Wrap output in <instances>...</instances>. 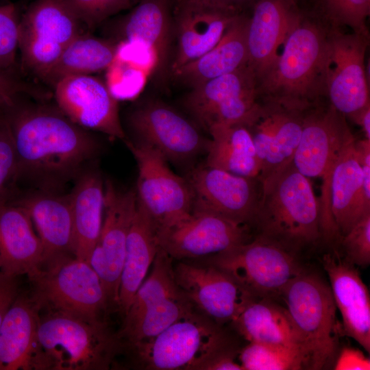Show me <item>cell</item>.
<instances>
[{
    "label": "cell",
    "mask_w": 370,
    "mask_h": 370,
    "mask_svg": "<svg viewBox=\"0 0 370 370\" xmlns=\"http://www.w3.org/2000/svg\"><path fill=\"white\" fill-rule=\"evenodd\" d=\"M17 160L15 180L58 193L100 150L97 139L60 110L30 107L8 118Z\"/></svg>",
    "instance_id": "1"
},
{
    "label": "cell",
    "mask_w": 370,
    "mask_h": 370,
    "mask_svg": "<svg viewBox=\"0 0 370 370\" xmlns=\"http://www.w3.org/2000/svg\"><path fill=\"white\" fill-rule=\"evenodd\" d=\"M280 53L258 81L262 101L305 112L327 99L330 26L299 7Z\"/></svg>",
    "instance_id": "2"
},
{
    "label": "cell",
    "mask_w": 370,
    "mask_h": 370,
    "mask_svg": "<svg viewBox=\"0 0 370 370\" xmlns=\"http://www.w3.org/2000/svg\"><path fill=\"white\" fill-rule=\"evenodd\" d=\"M251 225L258 236L296 254L322 238L319 199L293 162L261 182Z\"/></svg>",
    "instance_id": "3"
},
{
    "label": "cell",
    "mask_w": 370,
    "mask_h": 370,
    "mask_svg": "<svg viewBox=\"0 0 370 370\" xmlns=\"http://www.w3.org/2000/svg\"><path fill=\"white\" fill-rule=\"evenodd\" d=\"M280 297L296 334L304 369L320 370L333 365L341 328L328 284L304 269L288 283Z\"/></svg>",
    "instance_id": "4"
},
{
    "label": "cell",
    "mask_w": 370,
    "mask_h": 370,
    "mask_svg": "<svg viewBox=\"0 0 370 370\" xmlns=\"http://www.w3.org/2000/svg\"><path fill=\"white\" fill-rule=\"evenodd\" d=\"M38 339L51 370L109 369L125 346L104 321L58 310L39 318Z\"/></svg>",
    "instance_id": "5"
},
{
    "label": "cell",
    "mask_w": 370,
    "mask_h": 370,
    "mask_svg": "<svg viewBox=\"0 0 370 370\" xmlns=\"http://www.w3.org/2000/svg\"><path fill=\"white\" fill-rule=\"evenodd\" d=\"M127 346L141 369L202 370L230 343L221 325L195 308L156 336Z\"/></svg>",
    "instance_id": "6"
},
{
    "label": "cell",
    "mask_w": 370,
    "mask_h": 370,
    "mask_svg": "<svg viewBox=\"0 0 370 370\" xmlns=\"http://www.w3.org/2000/svg\"><path fill=\"white\" fill-rule=\"evenodd\" d=\"M39 308L101 319L108 304L100 279L88 262L69 255L56 257L29 278Z\"/></svg>",
    "instance_id": "7"
},
{
    "label": "cell",
    "mask_w": 370,
    "mask_h": 370,
    "mask_svg": "<svg viewBox=\"0 0 370 370\" xmlns=\"http://www.w3.org/2000/svg\"><path fill=\"white\" fill-rule=\"evenodd\" d=\"M207 262L224 271L256 299L280 297L304 269L296 254L258 236L209 257Z\"/></svg>",
    "instance_id": "8"
},
{
    "label": "cell",
    "mask_w": 370,
    "mask_h": 370,
    "mask_svg": "<svg viewBox=\"0 0 370 370\" xmlns=\"http://www.w3.org/2000/svg\"><path fill=\"white\" fill-rule=\"evenodd\" d=\"M125 142L138 165V201L150 215L157 232L187 217L194 206L193 192L187 179L174 173L167 160L153 148Z\"/></svg>",
    "instance_id": "9"
},
{
    "label": "cell",
    "mask_w": 370,
    "mask_h": 370,
    "mask_svg": "<svg viewBox=\"0 0 370 370\" xmlns=\"http://www.w3.org/2000/svg\"><path fill=\"white\" fill-rule=\"evenodd\" d=\"M184 103L206 130L214 125L246 126L260 106L256 76L247 64L192 88Z\"/></svg>",
    "instance_id": "10"
},
{
    "label": "cell",
    "mask_w": 370,
    "mask_h": 370,
    "mask_svg": "<svg viewBox=\"0 0 370 370\" xmlns=\"http://www.w3.org/2000/svg\"><path fill=\"white\" fill-rule=\"evenodd\" d=\"M81 24L66 0H36L20 20L23 64L41 75L80 34Z\"/></svg>",
    "instance_id": "11"
},
{
    "label": "cell",
    "mask_w": 370,
    "mask_h": 370,
    "mask_svg": "<svg viewBox=\"0 0 370 370\" xmlns=\"http://www.w3.org/2000/svg\"><path fill=\"white\" fill-rule=\"evenodd\" d=\"M330 27L327 73L328 102L350 118L370 104L365 60L369 33Z\"/></svg>",
    "instance_id": "12"
},
{
    "label": "cell",
    "mask_w": 370,
    "mask_h": 370,
    "mask_svg": "<svg viewBox=\"0 0 370 370\" xmlns=\"http://www.w3.org/2000/svg\"><path fill=\"white\" fill-rule=\"evenodd\" d=\"M355 141L348 145L323 178L319 199L322 238L331 243L346 234L362 218L370 214L365 200L362 170Z\"/></svg>",
    "instance_id": "13"
},
{
    "label": "cell",
    "mask_w": 370,
    "mask_h": 370,
    "mask_svg": "<svg viewBox=\"0 0 370 370\" xmlns=\"http://www.w3.org/2000/svg\"><path fill=\"white\" fill-rule=\"evenodd\" d=\"M137 203L136 191L120 190L106 180L101 233L88 262L100 279L108 306L116 308L126 242Z\"/></svg>",
    "instance_id": "14"
},
{
    "label": "cell",
    "mask_w": 370,
    "mask_h": 370,
    "mask_svg": "<svg viewBox=\"0 0 370 370\" xmlns=\"http://www.w3.org/2000/svg\"><path fill=\"white\" fill-rule=\"evenodd\" d=\"M157 235L159 247L178 260L209 258L250 240L248 226L196 207Z\"/></svg>",
    "instance_id": "15"
},
{
    "label": "cell",
    "mask_w": 370,
    "mask_h": 370,
    "mask_svg": "<svg viewBox=\"0 0 370 370\" xmlns=\"http://www.w3.org/2000/svg\"><path fill=\"white\" fill-rule=\"evenodd\" d=\"M130 125L139 143L158 151L167 162L184 164L206 152V140L196 127L169 106L151 101L130 114Z\"/></svg>",
    "instance_id": "16"
},
{
    "label": "cell",
    "mask_w": 370,
    "mask_h": 370,
    "mask_svg": "<svg viewBox=\"0 0 370 370\" xmlns=\"http://www.w3.org/2000/svg\"><path fill=\"white\" fill-rule=\"evenodd\" d=\"M186 179L194 195L193 207L251 225L262 192L258 177L238 175L205 164L190 171Z\"/></svg>",
    "instance_id": "17"
},
{
    "label": "cell",
    "mask_w": 370,
    "mask_h": 370,
    "mask_svg": "<svg viewBox=\"0 0 370 370\" xmlns=\"http://www.w3.org/2000/svg\"><path fill=\"white\" fill-rule=\"evenodd\" d=\"M355 139L345 116L325 101L305 112L293 163L306 177L323 179Z\"/></svg>",
    "instance_id": "18"
},
{
    "label": "cell",
    "mask_w": 370,
    "mask_h": 370,
    "mask_svg": "<svg viewBox=\"0 0 370 370\" xmlns=\"http://www.w3.org/2000/svg\"><path fill=\"white\" fill-rule=\"evenodd\" d=\"M173 273L177 285L195 307L220 325L232 322L256 299L227 273L208 262L180 261Z\"/></svg>",
    "instance_id": "19"
},
{
    "label": "cell",
    "mask_w": 370,
    "mask_h": 370,
    "mask_svg": "<svg viewBox=\"0 0 370 370\" xmlns=\"http://www.w3.org/2000/svg\"><path fill=\"white\" fill-rule=\"evenodd\" d=\"M53 86L59 110L75 124L126 140L118 100L103 82L90 75H70Z\"/></svg>",
    "instance_id": "20"
},
{
    "label": "cell",
    "mask_w": 370,
    "mask_h": 370,
    "mask_svg": "<svg viewBox=\"0 0 370 370\" xmlns=\"http://www.w3.org/2000/svg\"><path fill=\"white\" fill-rule=\"evenodd\" d=\"M260 101L255 116L246 127L260 163L258 178L262 182L293 162L306 112Z\"/></svg>",
    "instance_id": "21"
},
{
    "label": "cell",
    "mask_w": 370,
    "mask_h": 370,
    "mask_svg": "<svg viewBox=\"0 0 370 370\" xmlns=\"http://www.w3.org/2000/svg\"><path fill=\"white\" fill-rule=\"evenodd\" d=\"M172 14L177 47L171 73L214 47L239 15L197 0H174Z\"/></svg>",
    "instance_id": "22"
},
{
    "label": "cell",
    "mask_w": 370,
    "mask_h": 370,
    "mask_svg": "<svg viewBox=\"0 0 370 370\" xmlns=\"http://www.w3.org/2000/svg\"><path fill=\"white\" fill-rule=\"evenodd\" d=\"M321 262L341 317V334L370 352V297L356 266L334 249L323 254Z\"/></svg>",
    "instance_id": "23"
},
{
    "label": "cell",
    "mask_w": 370,
    "mask_h": 370,
    "mask_svg": "<svg viewBox=\"0 0 370 370\" xmlns=\"http://www.w3.org/2000/svg\"><path fill=\"white\" fill-rule=\"evenodd\" d=\"M299 9L294 0H257L249 10L247 64L257 82L275 60Z\"/></svg>",
    "instance_id": "24"
},
{
    "label": "cell",
    "mask_w": 370,
    "mask_h": 370,
    "mask_svg": "<svg viewBox=\"0 0 370 370\" xmlns=\"http://www.w3.org/2000/svg\"><path fill=\"white\" fill-rule=\"evenodd\" d=\"M39 307L19 294L0 327V370L47 369L38 339Z\"/></svg>",
    "instance_id": "25"
},
{
    "label": "cell",
    "mask_w": 370,
    "mask_h": 370,
    "mask_svg": "<svg viewBox=\"0 0 370 370\" xmlns=\"http://www.w3.org/2000/svg\"><path fill=\"white\" fill-rule=\"evenodd\" d=\"M173 0H142L120 24L123 40L138 42L153 55V73L163 82L171 69Z\"/></svg>",
    "instance_id": "26"
},
{
    "label": "cell",
    "mask_w": 370,
    "mask_h": 370,
    "mask_svg": "<svg viewBox=\"0 0 370 370\" xmlns=\"http://www.w3.org/2000/svg\"><path fill=\"white\" fill-rule=\"evenodd\" d=\"M44 262L42 242L22 208L0 200V271L29 278Z\"/></svg>",
    "instance_id": "27"
},
{
    "label": "cell",
    "mask_w": 370,
    "mask_h": 370,
    "mask_svg": "<svg viewBox=\"0 0 370 370\" xmlns=\"http://www.w3.org/2000/svg\"><path fill=\"white\" fill-rule=\"evenodd\" d=\"M13 204L25 210L35 224L44 249L43 264L73 254V225L69 194L34 190Z\"/></svg>",
    "instance_id": "28"
},
{
    "label": "cell",
    "mask_w": 370,
    "mask_h": 370,
    "mask_svg": "<svg viewBox=\"0 0 370 370\" xmlns=\"http://www.w3.org/2000/svg\"><path fill=\"white\" fill-rule=\"evenodd\" d=\"M248 15L249 12L236 16L214 47L179 68L172 73L174 77L192 88L247 64Z\"/></svg>",
    "instance_id": "29"
},
{
    "label": "cell",
    "mask_w": 370,
    "mask_h": 370,
    "mask_svg": "<svg viewBox=\"0 0 370 370\" xmlns=\"http://www.w3.org/2000/svg\"><path fill=\"white\" fill-rule=\"evenodd\" d=\"M73 225V256L88 261L102 226L104 184L95 169L85 168L69 193Z\"/></svg>",
    "instance_id": "30"
},
{
    "label": "cell",
    "mask_w": 370,
    "mask_h": 370,
    "mask_svg": "<svg viewBox=\"0 0 370 370\" xmlns=\"http://www.w3.org/2000/svg\"><path fill=\"white\" fill-rule=\"evenodd\" d=\"M159 249L157 228L138 202L127 236L121 273L117 309L124 317L146 278Z\"/></svg>",
    "instance_id": "31"
},
{
    "label": "cell",
    "mask_w": 370,
    "mask_h": 370,
    "mask_svg": "<svg viewBox=\"0 0 370 370\" xmlns=\"http://www.w3.org/2000/svg\"><path fill=\"white\" fill-rule=\"evenodd\" d=\"M207 131L211 139L206 149V165L238 175L259 176L260 163L246 126L214 125Z\"/></svg>",
    "instance_id": "32"
},
{
    "label": "cell",
    "mask_w": 370,
    "mask_h": 370,
    "mask_svg": "<svg viewBox=\"0 0 370 370\" xmlns=\"http://www.w3.org/2000/svg\"><path fill=\"white\" fill-rule=\"evenodd\" d=\"M231 323L248 342L299 349L288 311L275 299L261 298L251 301Z\"/></svg>",
    "instance_id": "33"
},
{
    "label": "cell",
    "mask_w": 370,
    "mask_h": 370,
    "mask_svg": "<svg viewBox=\"0 0 370 370\" xmlns=\"http://www.w3.org/2000/svg\"><path fill=\"white\" fill-rule=\"evenodd\" d=\"M116 47L117 45L107 40L79 34L40 77L54 85L64 77L107 69L115 58Z\"/></svg>",
    "instance_id": "34"
},
{
    "label": "cell",
    "mask_w": 370,
    "mask_h": 370,
    "mask_svg": "<svg viewBox=\"0 0 370 370\" xmlns=\"http://www.w3.org/2000/svg\"><path fill=\"white\" fill-rule=\"evenodd\" d=\"M172 260L173 259L159 247L149 275L138 288L123 317V328L119 334L130 328L151 306L166 297L182 292L175 280Z\"/></svg>",
    "instance_id": "35"
},
{
    "label": "cell",
    "mask_w": 370,
    "mask_h": 370,
    "mask_svg": "<svg viewBox=\"0 0 370 370\" xmlns=\"http://www.w3.org/2000/svg\"><path fill=\"white\" fill-rule=\"evenodd\" d=\"M195 308L182 291L151 306L130 328L119 335L125 340V345L153 338Z\"/></svg>",
    "instance_id": "36"
},
{
    "label": "cell",
    "mask_w": 370,
    "mask_h": 370,
    "mask_svg": "<svg viewBox=\"0 0 370 370\" xmlns=\"http://www.w3.org/2000/svg\"><path fill=\"white\" fill-rule=\"evenodd\" d=\"M299 7L312 12L332 27L369 32L367 20L370 0H305Z\"/></svg>",
    "instance_id": "37"
},
{
    "label": "cell",
    "mask_w": 370,
    "mask_h": 370,
    "mask_svg": "<svg viewBox=\"0 0 370 370\" xmlns=\"http://www.w3.org/2000/svg\"><path fill=\"white\" fill-rule=\"evenodd\" d=\"M243 370H299L303 362L299 349L281 345L249 342L238 351Z\"/></svg>",
    "instance_id": "38"
},
{
    "label": "cell",
    "mask_w": 370,
    "mask_h": 370,
    "mask_svg": "<svg viewBox=\"0 0 370 370\" xmlns=\"http://www.w3.org/2000/svg\"><path fill=\"white\" fill-rule=\"evenodd\" d=\"M107 70L106 84L117 100L131 99L141 90L145 80L144 69L114 58Z\"/></svg>",
    "instance_id": "39"
},
{
    "label": "cell",
    "mask_w": 370,
    "mask_h": 370,
    "mask_svg": "<svg viewBox=\"0 0 370 370\" xmlns=\"http://www.w3.org/2000/svg\"><path fill=\"white\" fill-rule=\"evenodd\" d=\"M338 243L346 261L354 266L368 267L370 264V214L341 236Z\"/></svg>",
    "instance_id": "40"
},
{
    "label": "cell",
    "mask_w": 370,
    "mask_h": 370,
    "mask_svg": "<svg viewBox=\"0 0 370 370\" xmlns=\"http://www.w3.org/2000/svg\"><path fill=\"white\" fill-rule=\"evenodd\" d=\"M79 20L89 27L128 8L130 0H66Z\"/></svg>",
    "instance_id": "41"
},
{
    "label": "cell",
    "mask_w": 370,
    "mask_h": 370,
    "mask_svg": "<svg viewBox=\"0 0 370 370\" xmlns=\"http://www.w3.org/2000/svg\"><path fill=\"white\" fill-rule=\"evenodd\" d=\"M19 23L14 5L0 6V68L14 62L18 47Z\"/></svg>",
    "instance_id": "42"
},
{
    "label": "cell",
    "mask_w": 370,
    "mask_h": 370,
    "mask_svg": "<svg viewBox=\"0 0 370 370\" xmlns=\"http://www.w3.org/2000/svg\"><path fill=\"white\" fill-rule=\"evenodd\" d=\"M16 152L9 119L0 118V193L15 180Z\"/></svg>",
    "instance_id": "43"
},
{
    "label": "cell",
    "mask_w": 370,
    "mask_h": 370,
    "mask_svg": "<svg viewBox=\"0 0 370 370\" xmlns=\"http://www.w3.org/2000/svg\"><path fill=\"white\" fill-rule=\"evenodd\" d=\"M335 370H369L370 360L364 353L356 348L344 347L338 353Z\"/></svg>",
    "instance_id": "44"
},
{
    "label": "cell",
    "mask_w": 370,
    "mask_h": 370,
    "mask_svg": "<svg viewBox=\"0 0 370 370\" xmlns=\"http://www.w3.org/2000/svg\"><path fill=\"white\" fill-rule=\"evenodd\" d=\"M357 160L360 164L363 190L367 204L370 206V140H356L354 144Z\"/></svg>",
    "instance_id": "45"
},
{
    "label": "cell",
    "mask_w": 370,
    "mask_h": 370,
    "mask_svg": "<svg viewBox=\"0 0 370 370\" xmlns=\"http://www.w3.org/2000/svg\"><path fill=\"white\" fill-rule=\"evenodd\" d=\"M17 277L0 271V327L8 308L19 293Z\"/></svg>",
    "instance_id": "46"
},
{
    "label": "cell",
    "mask_w": 370,
    "mask_h": 370,
    "mask_svg": "<svg viewBox=\"0 0 370 370\" xmlns=\"http://www.w3.org/2000/svg\"><path fill=\"white\" fill-rule=\"evenodd\" d=\"M238 354L236 349L230 346L210 358L202 370H243L240 363L236 360Z\"/></svg>",
    "instance_id": "47"
},
{
    "label": "cell",
    "mask_w": 370,
    "mask_h": 370,
    "mask_svg": "<svg viewBox=\"0 0 370 370\" xmlns=\"http://www.w3.org/2000/svg\"><path fill=\"white\" fill-rule=\"evenodd\" d=\"M214 8L241 14L249 12L257 0H197Z\"/></svg>",
    "instance_id": "48"
},
{
    "label": "cell",
    "mask_w": 370,
    "mask_h": 370,
    "mask_svg": "<svg viewBox=\"0 0 370 370\" xmlns=\"http://www.w3.org/2000/svg\"><path fill=\"white\" fill-rule=\"evenodd\" d=\"M16 90L14 83L0 72V107L10 105Z\"/></svg>",
    "instance_id": "49"
},
{
    "label": "cell",
    "mask_w": 370,
    "mask_h": 370,
    "mask_svg": "<svg viewBox=\"0 0 370 370\" xmlns=\"http://www.w3.org/2000/svg\"><path fill=\"white\" fill-rule=\"evenodd\" d=\"M349 119L360 126L365 134V138L370 140V104L366 106Z\"/></svg>",
    "instance_id": "50"
},
{
    "label": "cell",
    "mask_w": 370,
    "mask_h": 370,
    "mask_svg": "<svg viewBox=\"0 0 370 370\" xmlns=\"http://www.w3.org/2000/svg\"><path fill=\"white\" fill-rule=\"evenodd\" d=\"M297 4L299 5V6H301L304 2L305 1V0H294Z\"/></svg>",
    "instance_id": "51"
}]
</instances>
